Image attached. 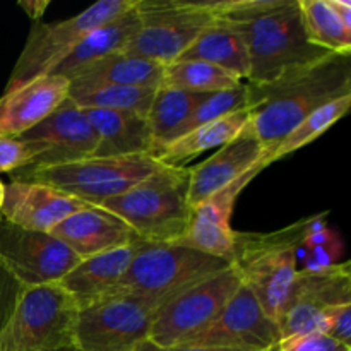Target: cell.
<instances>
[{
    "instance_id": "obj_3",
    "label": "cell",
    "mask_w": 351,
    "mask_h": 351,
    "mask_svg": "<svg viewBox=\"0 0 351 351\" xmlns=\"http://www.w3.org/2000/svg\"><path fill=\"white\" fill-rule=\"evenodd\" d=\"M328 213L271 233L237 232L232 266L261 307L278 322L297 274V249L307 233L324 225Z\"/></svg>"
},
{
    "instance_id": "obj_10",
    "label": "cell",
    "mask_w": 351,
    "mask_h": 351,
    "mask_svg": "<svg viewBox=\"0 0 351 351\" xmlns=\"http://www.w3.org/2000/svg\"><path fill=\"white\" fill-rule=\"evenodd\" d=\"M141 26L123 51L168 65L178 60L216 19L209 2L136 0Z\"/></svg>"
},
{
    "instance_id": "obj_42",
    "label": "cell",
    "mask_w": 351,
    "mask_h": 351,
    "mask_svg": "<svg viewBox=\"0 0 351 351\" xmlns=\"http://www.w3.org/2000/svg\"><path fill=\"white\" fill-rule=\"evenodd\" d=\"M71 351H74V350H71Z\"/></svg>"
},
{
    "instance_id": "obj_7",
    "label": "cell",
    "mask_w": 351,
    "mask_h": 351,
    "mask_svg": "<svg viewBox=\"0 0 351 351\" xmlns=\"http://www.w3.org/2000/svg\"><path fill=\"white\" fill-rule=\"evenodd\" d=\"M228 267H232L230 261L209 256L184 242L139 240L125 276L113 291L168 298L189 285Z\"/></svg>"
},
{
    "instance_id": "obj_40",
    "label": "cell",
    "mask_w": 351,
    "mask_h": 351,
    "mask_svg": "<svg viewBox=\"0 0 351 351\" xmlns=\"http://www.w3.org/2000/svg\"><path fill=\"white\" fill-rule=\"evenodd\" d=\"M328 3L339 17V21L345 24L346 29L351 31V3L348 0H328Z\"/></svg>"
},
{
    "instance_id": "obj_28",
    "label": "cell",
    "mask_w": 351,
    "mask_h": 351,
    "mask_svg": "<svg viewBox=\"0 0 351 351\" xmlns=\"http://www.w3.org/2000/svg\"><path fill=\"white\" fill-rule=\"evenodd\" d=\"M308 43L335 55H351V31L339 21L328 0H297Z\"/></svg>"
},
{
    "instance_id": "obj_16",
    "label": "cell",
    "mask_w": 351,
    "mask_h": 351,
    "mask_svg": "<svg viewBox=\"0 0 351 351\" xmlns=\"http://www.w3.org/2000/svg\"><path fill=\"white\" fill-rule=\"evenodd\" d=\"M267 167H269L267 163H259L252 170L195 206L192 209L189 230L182 242L209 256L221 257L232 263L233 243H235L237 235V230H233L232 226V216L235 211L237 199L249 187L250 182Z\"/></svg>"
},
{
    "instance_id": "obj_11",
    "label": "cell",
    "mask_w": 351,
    "mask_h": 351,
    "mask_svg": "<svg viewBox=\"0 0 351 351\" xmlns=\"http://www.w3.org/2000/svg\"><path fill=\"white\" fill-rule=\"evenodd\" d=\"M240 285L232 266L177 291L156 311L147 339L163 348L185 345L215 321Z\"/></svg>"
},
{
    "instance_id": "obj_30",
    "label": "cell",
    "mask_w": 351,
    "mask_h": 351,
    "mask_svg": "<svg viewBox=\"0 0 351 351\" xmlns=\"http://www.w3.org/2000/svg\"><path fill=\"white\" fill-rule=\"evenodd\" d=\"M243 84L239 77L223 71L218 65L201 60H175L165 65L163 82L161 86L175 89H184L189 93H209L226 91Z\"/></svg>"
},
{
    "instance_id": "obj_41",
    "label": "cell",
    "mask_w": 351,
    "mask_h": 351,
    "mask_svg": "<svg viewBox=\"0 0 351 351\" xmlns=\"http://www.w3.org/2000/svg\"><path fill=\"white\" fill-rule=\"evenodd\" d=\"M3 187H5V185L0 182V208H2V201H3Z\"/></svg>"
},
{
    "instance_id": "obj_31",
    "label": "cell",
    "mask_w": 351,
    "mask_h": 351,
    "mask_svg": "<svg viewBox=\"0 0 351 351\" xmlns=\"http://www.w3.org/2000/svg\"><path fill=\"white\" fill-rule=\"evenodd\" d=\"M350 106L351 95H346L338 99H332V101L326 103L324 106L312 112L276 144V147L267 154V163L273 165L274 161L314 143L317 137H321L326 130L331 129L338 120H341L348 113Z\"/></svg>"
},
{
    "instance_id": "obj_39",
    "label": "cell",
    "mask_w": 351,
    "mask_h": 351,
    "mask_svg": "<svg viewBox=\"0 0 351 351\" xmlns=\"http://www.w3.org/2000/svg\"><path fill=\"white\" fill-rule=\"evenodd\" d=\"M19 7L29 16V19L38 21L47 12V9L50 7V2L48 0H21Z\"/></svg>"
},
{
    "instance_id": "obj_17",
    "label": "cell",
    "mask_w": 351,
    "mask_h": 351,
    "mask_svg": "<svg viewBox=\"0 0 351 351\" xmlns=\"http://www.w3.org/2000/svg\"><path fill=\"white\" fill-rule=\"evenodd\" d=\"M86 208V202L45 184L12 180L3 187L0 216L21 228L50 233L58 223Z\"/></svg>"
},
{
    "instance_id": "obj_26",
    "label": "cell",
    "mask_w": 351,
    "mask_h": 351,
    "mask_svg": "<svg viewBox=\"0 0 351 351\" xmlns=\"http://www.w3.org/2000/svg\"><path fill=\"white\" fill-rule=\"evenodd\" d=\"M139 26L141 21L136 12V3H134L132 9L123 12L122 16L115 17L110 23L103 24V26L96 27L91 33L86 34L84 40L53 69L51 74L64 75L69 79L77 69L99 60L106 55L123 51V48L129 45L134 34L137 33Z\"/></svg>"
},
{
    "instance_id": "obj_29",
    "label": "cell",
    "mask_w": 351,
    "mask_h": 351,
    "mask_svg": "<svg viewBox=\"0 0 351 351\" xmlns=\"http://www.w3.org/2000/svg\"><path fill=\"white\" fill-rule=\"evenodd\" d=\"M158 88L136 86H84L71 84L69 99L79 108L113 110L147 115Z\"/></svg>"
},
{
    "instance_id": "obj_22",
    "label": "cell",
    "mask_w": 351,
    "mask_h": 351,
    "mask_svg": "<svg viewBox=\"0 0 351 351\" xmlns=\"http://www.w3.org/2000/svg\"><path fill=\"white\" fill-rule=\"evenodd\" d=\"M82 112L98 137L95 156H130L153 151L146 115L96 108H82Z\"/></svg>"
},
{
    "instance_id": "obj_25",
    "label": "cell",
    "mask_w": 351,
    "mask_h": 351,
    "mask_svg": "<svg viewBox=\"0 0 351 351\" xmlns=\"http://www.w3.org/2000/svg\"><path fill=\"white\" fill-rule=\"evenodd\" d=\"M250 122L249 108L237 110L213 122L202 123L161 147L153 156L165 167H187L191 160L208 149H218L235 139Z\"/></svg>"
},
{
    "instance_id": "obj_2",
    "label": "cell",
    "mask_w": 351,
    "mask_h": 351,
    "mask_svg": "<svg viewBox=\"0 0 351 351\" xmlns=\"http://www.w3.org/2000/svg\"><path fill=\"white\" fill-rule=\"evenodd\" d=\"M221 19L235 23L245 38L250 60L245 82H271L329 55L308 43L297 0H225Z\"/></svg>"
},
{
    "instance_id": "obj_24",
    "label": "cell",
    "mask_w": 351,
    "mask_h": 351,
    "mask_svg": "<svg viewBox=\"0 0 351 351\" xmlns=\"http://www.w3.org/2000/svg\"><path fill=\"white\" fill-rule=\"evenodd\" d=\"M165 65L125 51L106 55L77 69L69 77L71 84L84 86H136L160 88L163 82Z\"/></svg>"
},
{
    "instance_id": "obj_13",
    "label": "cell",
    "mask_w": 351,
    "mask_h": 351,
    "mask_svg": "<svg viewBox=\"0 0 351 351\" xmlns=\"http://www.w3.org/2000/svg\"><path fill=\"white\" fill-rule=\"evenodd\" d=\"M79 261L67 245L50 233L21 228L0 216V264L24 288L58 283Z\"/></svg>"
},
{
    "instance_id": "obj_19",
    "label": "cell",
    "mask_w": 351,
    "mask_h": 351,
    "mask_svg": "<svg viewBox=\"0 0 351 351\" xmlns=\"http://www.w3.org/2000/svg\"><path fill=\"white\" fill-rule=\"evenodd\" d=\"M71 81L64 75H41L0 96V136L19 137L43 122L69 98Z\"/></svg>"
},
{
    "instance_id": "obj_9",
    "label": "cell",
    "mask_w": 351,
    "mask_h": 351,
    "mask_svg": "<svg viewBox=\"0 0 351 351\" xmlns=\"http://www.w3.org/2000/svg\"><path fill=\"white\" fill-rule=\"evenodd\" d=\"M165 300L113 291L79 308L74 351H134L149 338L154 314Z\"/></svg>"
},
{
    "instance_id": "obj_21",
    "label": "cell",
    "mask_w": 351,
    "mask_h": 351,
    "mask_svg": "<svg viewBox=\"0 0 351 351\" xmlns=\"http://www.w3.org/2000/svg\"><path fill=\"white\" fill-rule=\"evenodd\" d=\"M137 242L139 240L120 249L79 261L77 266L72 267L57 285L74 298L79 308L88 307L119 287L132 263Z\"/></svg>"
},
{
    "instance_id": "obj_33",
    "label": "cell",
    "mask_w": 351,
    "mask_h": 351,
    "mask_svg": "<svg viewBox=\"0 0 351 351\" xmlns=\"http://www.w3.org/2000/svg\"><path fill=\"white\" fill-rule=\"evenodd\" d=\"M247 108V89L245 82L240 84L239 88L226 89V91H218L211 93V95L206 96L201 103L194 108L192 115L182 123V127L178 129V132L175 134L173 139L184 136L189 130L195 129V127L202 125V123L213 122V120H218L221 117L228 115V113L237 112V110ZM171 143V141H170Z\"/></svg>"
},
{
    "instance_id": "obj_23",
    "label": "cell",
    "mask_w": 351,
    "mask_h": 351,
    "mask_svg": "<svg viewBox=\"0 0 351 351\" xmlns=\"http://www.w3.org/2000/svg\"><path fill=\"white\" fill-rule=\"evenodd\" d=\"M178 60H201L218 65L240 81L250 74L249 50L240 27L232 21L216 17Z\"/></svg>"
},
{
    "instance_id": "obj_38",
    "label": "cell",
    "mask_w": 351,
    "mask_h": 351,
    "mask_svg": "<svg viewBox=\"0 0 351 351\" xmlns=\"http://www.w3.org/2000/svg\"><path fill=\"white\" fill-rule=\"evenodd\" d=\"M134 351H242V350H230V348H215V346H197V345H178L170 346V348H163V346H156L146 339L141 343Z\"/></svg>"
},
{
    "instance_id": "obj_27",
    "label": "cell",
    "mask_w": 351,
    "mask_h": 351,
    "mask_svg": "<svg viewBox=\"0 0 351 351\" xmlns=\"http://www.w3.org/2000/svg\"><path fill=\"white\" fill-rule=\"evenodd\" d=\"M206 96L208 95L189 93L184 89L167 88V86H160L156 89V95H154L149 112L146 115L147 123H149L151 139H153L151 154L158 153L161 147L173 141L175 134L178 132L182 123L192 115L195 106Z\"/></svg>"
},
{
    "instance_id": "obj_5",
    "label": "cell",
    "mask_w": 351,
    "mask_h": 351,
    "mask_svg": "<svg viewBox=\"0 0 351 351\" xmlns=\"http://www.w3.org/2000/svg\"><path fill=\"white\" fill-rule=\"evenodd\" d=\"M161 168H165V165L153 154L91 156L57 167L24 168L26 173L14 180L45 184L98 208L103 201L123 194Z\"/></svg>"
},
{
    "instance_id": "obj_37",
    "label": "cell",
    "mask_w": 351,
    "mask_h": 351,
    "mask_svg": "<svg viewBox=\"0 0 351 351\" xmlns=\"http://www.w3.org/2000/svg\"><path fill=\"white\" fill-rule=\"evenodd\" d=\"M23 291L24 287L21 281L3 264H0V332L12 317Z\"/></svg>"
},
{
    "instance_id": "obj_34",
    "label": "cell",
    "mask_w": 351,
    "mask_h": 351,
    "mask_svg": "<svg viewBox=\"0 0 351 351\" xmlns=\"http://www.w3.org/2000/svg\"><path fill=\"white\" fill-rule=\"evenodd\" d=\"M319 332L351 346V302L326 308L319 321Z\"/></svg>"
},
{
    "instance_id": "obj_14",
    "label": "cell",
    "mask_w": 351,
    "mask_h": 351,
    "mask_svg": "<svg viewBox=\"0 0 351 351\" xmlns=\"http://www.w3.org/2000/svg\"><path fill=\"white\" fill-rule=\"evenodd\" d=\"M19 139L33 153L29 167L45 168L74 163L95 156L98 137L88 117L71 99H65L53 113L47 117Z\"/></svg>"
},
{
    "instance_id": "obj_20",
    "label": "cell",
    "mask_w": 351,
    "mask_h": 351,
    "mask_svg": "<svg viewBox=\"0 0 351 351\" xmlns=\"http://www.w3.org/2000/svg\"><path fill=\"white\" fill-rule=\"evenodd\" d=\"M50 235L67 245L81 261L139 240L119 216L96 206H89L65 218L51 230Z\"/></svg>"
},
{
    "instance_id": "obj_6",
    "label": "cell",
    "mask_w": 351,
    "mask_h": 351,
    "mask_svg": "<svg viewBox=\"0 0 351 351\" xmlns=\"http://www.w3.org/2000/svg\"><path fill=\"white\" fill-rule=\"evenodd\" d=\"M79 307L60 285L24 288L0 332V351L74 350Z\"/></svg>"
},
{
    "instance_id": "obj_15",
    "label": "cell",
    "mask_w": 351,
    "mask_h": 351,
    "mask_svg": "<svg viewBox=\"0 0 351 351\" xmlns=\"http://www.w3.org/2000/svg\"><path fill=\"white\" fill-rule=\"evenodd\" d=\"M280 341L278 322L264 312L249 288L240 285L215 321L185 345L271 351Z\"/></svg>"
},
{
    "instance_id": "obj_12",
    "label": "cell",
    "mask_w": 351,
    "mask_h": 351,
    "mask_svg": "<svg viewBox=\"0 0 351 351\" xmlns=\"http://www.w3.org/2000/svg\"><path fill=\"white\" fill-rule=\"evenodd\" d=\"M351 302V264L338 263L324 269H300L278 317L281 341L293 336L319 332L326 308Z\"/></svg>"
},
{
    "instance_id": "obj_36",
    "label": "cell",
    "mask_w": 351,
    "mask_h": 351,
    "mask_svg": "<svg viewBox=\"0 0 351 351\" xmlns=\"http://www.w3.org/2000/svg\"><path fill=\"white\" fill-rule=\"evenodd\" d=\"M33 160L29 146L19 137L0 136V173L14 170H23L29 167Z\"/></svg>"
},
{
    "instance_id": "obj_8",
    "label": "cell",
    "mask_w": 351,
    "mask_h": 351,
    "mask_svg": "<svg viewBox=\"0 0 351 351\" xmlns=\"http://www.w3.org/2000/svg\"><path fill=\"white\" fill-rule=\"evenodd\" d=\"M136 0H99L69 19L36 23L14 65L5 91L21 88L33 79L48 75L84 40L88 33L130 10Z\"/></svg>"
},
{
    "instance_id": "obj_32",
    "label": "cell",
    "mask_w": 351,
    "mask_h": 351,
    "mask_svg": "<svg viewBox=\"0 0 351 351\" xmlns=\"http://www.w3.org/2000/svg\"><path fill=\"white\" fill-rule=\"evenodd\" d=\"M345 247L338 232L329 228L328 223L319 225L305 235L297 249V269H324L339 263Z\"/></svg>"
},
{
    "instance_id": "obj_1",
    "label": "cell",
    "mask_w": 351,
    "mask_h": 351,
    "mask_svg": "<svg viewBox=\"0 0 351 351\" xmlns=\"http://www.w3.org/2000/svg\"><path fill=\"white\" fill-rule=\"evenodd\" d=\"M250 125L267 154L302 120L326 103L351 95V55L329 53L271 82H245Z\"/></svg>"
},
{
    "instance_id": "obj_18",
    "label": "cell",
    "mask_w": 351,
    "mask_h": 351,
    "mask_svg": "<svg viewBox=\"0 0 351 351\" xmlns=\"http://www.w3.org/2000/svg\"><path fill=\"white\" fill-rule=\"evenodd\" d=\"M259 163H267L266 149L249 122L235 139L218 147V151L201 165L191 167L187 194L191 208L194 209L209 195L232 184Z\"/></svg>"
},
{
    "instance_id": "obj_4",
    "label": "cell",
    "mask_w": 351,
    "mask_h": 351,
    "mask_svg": "<svg viewBox=\"0 0 351 351\" xmlns=\"http://www.w3.org/2000/svg\"><path fill=\"white\" fill-rule=\"evenodd\" d=\"M191 167H165L98 208L119 216L144 242H182L191 223Z\"/></svg>"
},
{
    "instance_id": "obj_35",
    "label": "cell",
    "mask_w": 351,
    "mask_h": 351,
    "mask_svg": "<svg viewBox=\"0 0 351 351\" xmlns=\"http://www.w3.org/2000/svg\"><path fill=\"white\" fill-rule=\"evenodd\" d=\"M271 351H351V346L343 345L322 332H308L283 339Z\"/></svg>"
}]
</instances>
